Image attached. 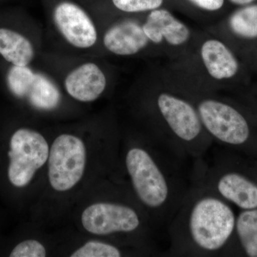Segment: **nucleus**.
<instances>
[{
  "mask_svg": "<svg viewBox=\"0 0 257 257\" xmlns=\"http://www.w3.org/2000/svg\"><path fill=\"white\" fill-rule=\"evenodd\" d=\"M236 216L224 199L211 189L191 183L168 224L170 256L226 254L234 235Z\"/></svg>",
  "mask_w": 257,
  "mask_h": 257,
  "instance_id": "obj_1",
  "label": "nucleus"
},
{
  "mask_svg": "<svg viewBox=\"0 0 257 257\" xmlns=\"http://www.w3.org/2000/svg\"><path fill=\"white\" fill-rule=\"evenodd\" d=\"M181 162L153 140L147 146L133 145L125 155L134 192L147 215L160 226H168L190 187Z\"/></svg>",
  "mask_w": 257,
  "mask_h": 257,
  "instance_id": "obj_2",
  "label": "nucleus"
},
{
  "mask_svg": "<svg viewBox=\"0 0 257 257\" xmlns=\"http://www.w3.org/2000/svg\"><path fill=\"white\" fill-rule=\"evenodd\" d=\"M152 139L183 161L205 156L213 141L197 109L159 71L147 99Z\"/></svg>",
  "mask_w": 257,
  "mask_h": 257,
  "instance_id": "obj_3",
  "label": "nucleus"
},
{
  "mask_svg": "<svg viewBox=\"0 0 257 257\" xmlns=\"http://www.w3.org/2000/svg\"><path fill=\"white\" fill-rule=\"evenodd\" d=\"M166 64L206 89L217 92L232 82L241 71L236 52L207 30L201 31L190 52Z\"/></svg>",
  "mask_w": 257,
  "mask_h": 257,
  "instance_id": "obj_4",
  "label": "nucleus"
},
{
  "mask_svg": "<svg viewBox=\"0 0 257 257\" xmlns=\"http://www.w3.org/2000/svg\"><path fill=\"white\" fill-rule=\"evenodd\" d=\"M50 148L47 140L30 128L17 130L10 140L8 152L10 165L8 177L17 187L28 185L37 171L48 161Z\"/></svg>",
  "mask_w": 257,
  "mask_h": 257,
  "instance_id": "obj_5",
  "label": "nucleus"
},
{
  "mask_svg": "<svg viewBox=\"0 0 257 257\" xmlns=\"http://www.w3.org/2000/svg\"><path fill=\"white\" fill-rule=\"evenodd\" d=\"M87 153L80 138L61 135L55 139L48 158V178L52 189L66 192L78 184L84 175Z\"/></svg>",
  "mask_w": 257,
  "mask_h": 257,
  "instance_id": "obj_6",
  "label": "nucleus"
},
{
  "mask_svg": "<svg viewBox=\"0 0 257 257\" xmlns=\"http://www.w3.org/2000/svg\"><path fill=\"white\" fill-rule=\"evenodd\" d=\"M82 224L88 232L106 236L133 234L144 228V217L138 209L121 202H99L86 208Z\"/></svg>",
  "mask_w": 257,
  "mask_h": 257,
  "instance_id": "obj_7",
  "label": "nucleus"
},
{
  "mask_svg": "<svg viewBox=\"0 0 257 257\" xmlns=\"http://www.w3.org/2000/svg\"><path fill=\"white\" fill-rule=\"evenodd\" d=\"M106 50L115 55L130 57L152 51L161 58L160 52L144 32L142 23L126 19L114 24L108 29L104 36Z\"/></svg>",
  "mask_w": 257,
  "mask_h": 257,
  "instance_id": "obj_8",
  "label": "nucleus"
},
{
  "mask_svg": "<svg viewBox=\"0 0 257 257\" xmlns=\"http://www.w3.org/2000/svg\"><path fill=\"white\" fill-rule=\"evenodd\" d=\"M54 20L64 38L77 48H89L95 44L97 33L87 13L71 3H60L54 11Z\"/></svg>",
  "mask_w": 257,
  "mask_h": 257,
  "instance_id": "obj_9",
  "label": "nucleus"
},
{
  "mask_svg": "<svg viewBox=\"0 0 257 257\" xmlns=\"http://www.w3.org/2000/svg\"><path fill=\"white\" fill-rule=\"evenodd\" d=\"M205 30L224 42L230 38L247 42L257 40V3L239 7L227 18L211 24Z\"/></svg>",
  "mask_w": 257,
  "mask_h": 257,
  "instance_id": "obj_10",
  "label": "nucleus"
},
{
  "mask_svg": "<svg viewBox=\"0 0 257 257\" xmlns=\"http://www.w3.org/2000/svg\"><path fill=\"white\" fill-rule=\"evenodd\" d=\"M64 84L69 95L76 100L90 102L104 92L106 78L96 64L86 63L69 73Z\"/></svg>",
  "mask_w": 257,
  "mask_h": 257,
  "instance_id": "obj_11",
  "label": "nucleus"
},
{
  "mask_svg": "<svg viewBox=\"0 0 257 257\" xmlns=\"http://www.w3.org/2000/svg\"><path fill=\"white\" fill-rule=\"evenodd\" d=\"M0 55L14 65L28 66L35 56L31 42L18 32L0 28Z\"/></svg>",
  "mask_w": 257,
  "mask_h": 257,
  "instance_id": "obj_12",
  "label": "nucleus"
},
{
  "mask_svg": "<svg viewBox=\"0 0 257 257\" xmlns=\"http://www.w3.org/2000/svg\"><path fill=\"white\" fill-rule=\"evenodd\" d=\"M32 105L38 109H52L58 105L60 94L58 89L48 77L35 73L28 94Z\"/></svg>",
  "mask_w": 257,
  "mask_h": 257,
  "instance_id": "obj_13",
  "label": "nucleus"
},
{
  "mask_svg": "<svg viewBox=\"0 0 257 257\" xmlns=\"http://www.w3.org/2000/svg\"><path fill=\"white\" fill-rule=\"evenodd\" d=\"M234 234L245 254L257 257V209L240 213L236 218Z\"/></svg>",
  "mask_w": 257,
  "mask_h": 257,
  "instance_id": "obj_14",
  "label": "nucleus"
},
{
  "mask_svg": "<svg viewBox=\"0 0 257 257\" xmlns=\"http://www.w3.org/2000/svg\"><path fill=\"white\" fill-rule=\"evenodd\" d=\"M35 73L28 66L12 67L8 74V84L11 92L19 97L27 96Z\"/></svg>",
  "mask_w": 257,
  "mask_h": 257,
  "instance_id": "obj_15",
  "label": "nucleus"
},
{
  "mask_svg": "<svg viewBox=\"0 0 257 257\" xmlns=\"http://www.w3.org/2000/svg\"><path fill=\"white\" fill-rule=\"evenodd\" d=\"M190 8V15L199 20L217 18L226 5V0H183Z\"/></svg>",
  "mask_w": 257,
  "mask_h": 257,
  "instance_id": "obj_16",
  "label": "nucleus"
},
{
  "mask_svg": "<svg viewBox=\"0 0 257 257\" xmlns=\"http://www.w3.org/2000/svg\"><path fill=\"white\" fill-rule=\"evenodd\" d=\"M121 248L111 243L92 241L84 243L76 250L72 257H119L121 256Z\"/></svg>",
  "mask_w": 257,
  "mask_h": 257,
  "instance_id": "obj_17",
  "label": "nucleus"
},
{
  "mask_svg": "<svg viewBox=\"0 0 257 257\" xmlns=\"http://www.w3.org/2000/svg\"><path fill=\"white\" fill-rule=\"evenodd\" d=\"M167 0H112L116 9L126 13H147L167 8Z\"/></svg>",
  "mask_w": 257,
  "mask_h": 257,
  "instance_id": "obj_18",
  "label": "nucleus"
},
{
  "mask_svg": "<svg viewBox=\"0 0 257 257\" xmlns=\"http://www.w3.org/2000/svg\"><path fill=\"white\" fill-rule=\"evenodd\" d=\"M46 248L40 241L29 239L19 243L12 251L11 257H45Z\"/></svg>",
  "mask_w": 257,
  "mask_h": 257,
  "instance_id": "obj_19",
  "label": "nucleus"
},
{
  "mask_svg": "<svg viewBox=\"0 0 257 257\" xmlns=\"http://www.w3.org/2000/svg\"><path fill=\"white\" fill-rule=\"evenodd\" d=\"M226 2L229 3L230 4L234 5V6L238 7H242L245 6V5H248L250 4H252V3H255L257 1V0H226Z\"/></svg>",
  "mask_w": 257,
  "mask_h": 257,
  "instance_id": "obj_20",
  "label": "nucleus"
}]
</instances>
